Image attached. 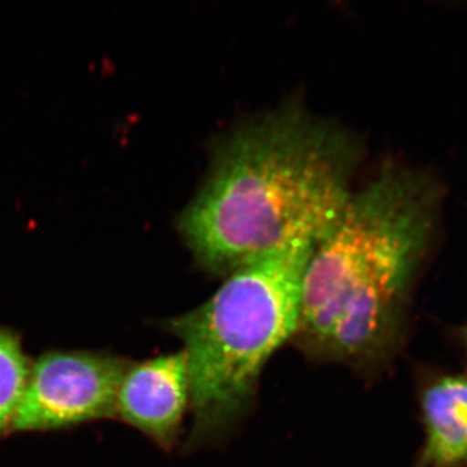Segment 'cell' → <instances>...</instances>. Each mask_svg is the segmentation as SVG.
<instances>
[{
  "label": "cell",
  "instance_id": "obj_3",
  "mask_svg": "<svg viewBox=\"0 0 467 467\" xmlns=\"http://www.w3.org/2000/svg\"><path fill=\"white\" fill-rule=\"evenodd\" d=\"M315 244L295 241L248 261L201 306L161 322L189 362L192 422L184 451L225 441L250 413L267 362L294 337Z\"/></svg>",
  "mask_w": 467,
  "mask_h": 467
},
{
  "label": "cell",
  "instance_id": "obj_2",
  "mask_svg": "<svg viewBox=\"0 0 467 467\" xmlns=\"http://www.w3.org/2000/svg\"><path fill=\"white\" fill-rule=\"evenodd\" d=\"M358 159L350 135L299 106L254 117L218 146L178 232L218 275L287 243H317L353 193Z\"/></svg>",
  "mask_w": 467,
  "mask_h": 467
},
{
  "label": "cell",
  "instance_id": "obj_7",
  "mask_svg": "<svg viewBox=\"0 0 467 467\" xmlns=\"http://www.w3.org/2000/svg\"><path fill=\"white\" fill-rule=\"evenodd\" d=\"M30 364L32 361L24 350L23 335L0 325V441L11 434Z\"/></svg>",
  "mask_w": 467,
  "mask_h": 467
},
{
  "label": "cell",
  "instance_id": "obj_1",
  "mask_svg": "<svg viewBox=\"0 0 467 467\" xmlns=\"http://www.w3.org/2000/svg\"><path fill=\"white\" fill-rule=\"evenodd\" d=\"M444 198L435 175L398 164L350 195L304 270L291 340L303 355L364 377L395 361L441 236Z\"/></svg>",
  "mask_w": 467,
  "mask_h": 467
},
{
  "label": "cell",
  "instance_id": "obj_6",
  "mask_svg": "<svg viewBox=\"0 0 467 467\" xmlns=\"http://www.w3.org/2000/svg\"><path fill=\"white\" fill-rule=\"evenodd\" d=\"M425 441L416 467H467V374H436L418 392Z\"/></svg>",
  "mask_w": 467,
  "mask_h": 467
},
{
  "label": "cell",
  "instance_id": "obj_8",
  "mask_svg": "<svg viewBox=\"0 0 467 467\" xmlns=\"http://www.w3.org/2000/svg\"><path fill=\"white\" fill-rule=\"evenodd\" d=\"M460 340L461 344H462L463 349H465V353L467 356V324L461 328L460 331Z\"/></svg>",
  "mask_w": 467,
  "mask_h": 467
},
{
  "label": "cell",
  "instance_id": "obj_5",
  "mask_svg": "<svg viewBox=\"0 0 467 467\" xmlns=\"http://www.w3.org/2000/svg\"><path fill=\"white\" fill-rule=\"evenodd\" d=\"M192 408L189 362L182 349L129 361L117 391L115 416L162 451L177 447Z\"/></svg>",
  "mask_w": 467,
  "mask_h": 467
},
{
  "label": "cell",
  "instance_id": "obj_4",
  "mask_svg": "<svg viewBox=\"0 0 467 467\" xmlns=\"http://www.w3.org/2000/svg\"><path fill=\"white\" fill-rule=\"evenodd\" d=\"M129 361L104 350L43 352L30 364L11 434L60 431L113 418Z\"/></svg>",
  "mask_w": 467,
  "mask_h": 467
}]
</instances>
